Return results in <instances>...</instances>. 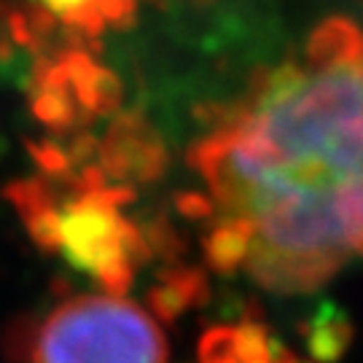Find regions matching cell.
Listing matches in <instances>:
<instances>
[{"instance_id": "6da1fadb", "label": "cell", "mask_w": 363, "mask_h": 363, "mask_svg": "<svg viewBox=\"0 0 363 363\" xmlns=\"http://www.w3.org/2000/svg\"><path fill=\"white\" fill-rule=\"evenodd\" d=\"M210 264L307 296L363 264V25L328 19L194 145Z\"/></svg>"}, {"instance_id": "277c9868", "label": "cell", "mask_w": 363, "mask_h": 363, "mask_svg": "<svg viewBox=\"0 0 363 363\" xmlns=\"http://www.w3.org/2000/svg\"><path fill=\"white\" fill-rule=\"evenodd\" d=\"M54 13H60L67 22L97 30L111 19L127 16L132 9V0H43Z\"/></svg>"}, {"instance_id": "7a4b0ae2", "label": "cell", "mask_w": 363, "mask_h": 363, "mask_svg": "<svg viewBox=\"0 0 363 363\" xmlns=\"http://www.w3.org/2000/svg\"><path fill=\"white\" fill-rule=\"evenodd\" d=\"M30 363H167V339L132 298L78 294L46 312L30 339Z\"/></svg>"}, {"instance_id": "3957f363", "label": "cell", "mask_w": 363, "mask_h": 363, "mask_svg": "<svg viewBox=\"0 0 363 363\" xmlns=\"http://www.w3.org/2000/svg\"><path fill=\"white\" fill-rule=\"evenodd\" d=\"M191 363H301V358L261 320L240 318L208 328Z\"/></svg>"}]
</instances>
